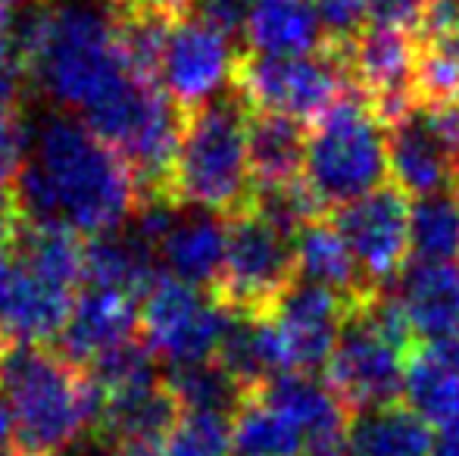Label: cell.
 <instances>
[{"label":"cell","mask_w":459,"mask_h":456,"mask_svg":"<svg viewBox=\"0 0 459 456\" xmlns=\"http://www.w3.org/2000/svg\"><path fill=\"white\" fill-rule=\"evenodd\" d=\"M13 191L25 222H56L91 237L132 219L138 203L132 166L73 116L41 122Z\"/></svg>","instance_id":"6da1fadb"},{"label":"cell","mask_w":459,"mask_h":456,"mask_svg":"<svg viewBox=\"0 0 459 456\" xmlns=\"http://www.w3.org/2000/svg\"><path fill=\"white\" fill-rule=\"evenodd\" d=\"M29 75L54 104L85 116L132 75L113 0H44Z\"/></svg>","instance_id":"7a4b0ae2"},{"label":"cell","mask_w":459,"mask_h":456,"mask_svg":"<svg viewBox=\"0 0 459 456\" xmlns=\"http://www.w3.org/2000/svg\"><path fill=\"white\" fill-rule=\"evenodd\" d=\"M0 384L22 456L66 453L97 422L94 384L63 353L38 344L10 347Z\"/></svg>","instance_id":"3957f363"},{"label":"cell","mask_w":459,"mask_h":456,"mask_svg":"<svg viewBox=\"0 0 459 456\" xmlns=\"http://www.w3.org/2000/svg\"><path fill=\"white\" fill-rule=\"evenodd\" d=\"M250 107L231 88L185 116L182 144L169 188L182 207L216 216H238L254 201L250 172Z\"/></svg>","instance_id":"277c9868"},{"label":"cell","mask_w":459,"mask_h":456,"mask_svg":"<svg viewBox=\"0 0 459 456\" xmlns=\"http://www.w3.org/2000/svg\"><path fill=\"white\" fill-rule=\"evenodd\" d=\"M410 341L412 331L387 288L366 294L351 306L325 366V382L344 400L351 416L403 397Z\"/></svg>","instance_id":"5b68a950"},{"label":"cell","mask_w":459,"mask_h":456,"mask_svg":"<svg viewBox=\"0 0 459 456\" xmlns=\"http://www.w3.org/2000/svg\"><path fill=\"white\" fill-rule=\"evenodd\" d=\"M387 178V128L372 104L357 91L344 94L316 119L307 134L303 182L319 207H347L372 194Z\"/></svg>","instance_id":"8992f818"},{"label":"cell","mask_w":459,"mask_h":456,"mask_svg":"<svg viewBox=\"0 0 459 456\" xmlns=\"http://www.w3.org/2000/svg\"><path fill=\"white\" fill-rule=\"evenodd\" d=\"M231 88L254 113H278L303 122L328 113L353 85L341 50L325 44L303 56L241 54Z\"/></svg>","instance_id":"52a82bcc"},{"label":"cell","mask_w":459,"mask_h":456,"mask_svg":"<svg viewBox=\"0 0 459 456\" xmlns=\"http://www.w3.org/2000/svg\"><path fill=\"white\" fill-rule=\"evenodd\" d=\"M231 310L200 288L160 275L151 291L141 297L138 325L141 341L157 359H166L172 369L206 363L216 357L222 335L229 329Z\"/></svg>","instance_id":"ba28073f"},{"label":"cell","mask_w":459,"mask_h":456,"mask_svg":"<svg viewBox=\"0 0 459 456\" xmlns=\"http://www.w3.org/2000/svg\"><path fill=\"white\" fill-rule=\"evenodd\" d=\"M294 275V237L250 207L231 216L222 272L212 291L229 310L269 313Z\"/></svg>","instance_id":"9c48e42d"},{"label":"cell","mask_w":459,"mask_h":456,"mask_svg":"<svg viewBox=\"0 0 459 456\" xmlns=\"http://www.w3.org/2000/svg\"><path fill=\"white\" fill-rule=\"evenodd\" d=\"M387 176L406 197L437 194L459 185V107H412L387 122Z\"/></svg>","instance_id":"30bf717a"},{"label":"cell","mask_w":459,"mask_h":456,"mask_svg":"<svg viewBox=\"0 0 459 456\" xmlns=\"http://www.w3.org/2000/svg\"><path fill=\"white\" fill-rule=\"evenodd\" d=\"M368 291H385L397 281L412 256L410 247V197L394 185L347 203L334 213Z\"/></svg>","instance_id":"8fae6325"},{"label":"cell","mask_w":459,"mask_h":456,"mask_svg":"<svg viewBox=\"0 0 459 456\" xmlns=\"http://www.w3.org/2000/svg\"><path fill=\"white\" fill-rule=\"evenodd\" d=\"M231 38L204 19H176L160 60V88L185 116L200 110L231 85L238 66Z\"/></svg>","instance_id":"7c38bea8"},{"label":"cell","mask_w":459,"mask_h":456,"mask_svg":"<svg viewBox=\"0 0 459 456\" xmlns=\"http://www.w3.org/2000/svg\"><path fill=\"white\" fill-rule=\"evenodd\" d=\"M344 56L351 85L378 110L385 122L419 107L416 98V38L410 31L366 25L347 44H332Z\"/></svg>","instance_id":"4fadbf2b"},{"label":"cell","mask_w":459,"mask_h":456,"mask_svg":"<svg viewBox=\"0 0 459 456\" xmlns=\"http://www.w3.org/2000/svg\"><path fill=\"white\" fill-rule=\"evenodd\" d=\"M351 300L325 291V288L297 281L273 304L269 319L275 325V335L281 341L288 372H313L325 369L332 350L341 338Z\"/></svg>","instance_id":"5bb4252c"},{"label":"cell","mask_w":459,"mask_h":456,"mask_svg":"<svg viewBox=\"0 0 459 456\" xmlns=\"http://www.w3.org/2000/svg\"><path fill=\"white\" fill-rule=\"evenodd\" d=\"M73 291L38 275L22 260H0V335L13 347L60 338Z\"/></svg>","instance_id":"9a60e30c"},{"label":"cell","mask_w":459,"mask_h":456,"mask_svg":"<svg viewBox=\"0 0 459 456\" xmlns=\"http://www.w3.org/2000/svg\"><path fill=\"white\" fill-rule=\"evenodd\" d=\"M266 403H273L278 413L300 432L307 456H325L347 444L351 428V409L344 407L332 384L307 372H284L266 388L254 391Z\"/></svg>","instance_id":"2e32d148"},{"label":"cell","mask_w":459,"mask_h":456,"mask_svg":"<svg viewBox=\"0 0 459 456\" xmlns=\"http://www.w3.org/2000/svg\"><path fill=\"white\" fill-rule=\"evenodd\" d=\"M412 338L441 344L459 338V266L412 260L387 288Z\"/></svg>","instance_id":"e0dca14e"},{"label":"cell","mask_w":459,"mask_h":456,"mask_svg":"<svg viewBox=\"0 0 459 456\" xmlns=\"http://www.w3.org/2000/svg\"><path fill=\"white\" fill-rule=\"evenodd\" d=\"M134 297L85 285V291L73 300V310L60 331V353L79 369H88L116 347L134 341Z\"/></svg>","instance_id":"ac0fdd59"},{"label":"cell","mask_w":459,"mask_h":456,"mask_svg":"<svg viewBox=\"0 0 459 456\" xmlns=\"http://www.w3.org/2000/svg\"><path fill=\"white\" fill-rule=\"evenodd\" d=\"M178 419H182V407H178L176 394L169 391L166 378H153L138 388L97 397L94 432L109 444L157 447L166 444Z\"/></svg>","instance_id":"d6986e66"},{"label":"cell","mask_w":459,"mask_h":456,"mask_svg":"<svg viewBox=\"0 0 459 456\" xmlns=\"http://www.w3.org/2000/svg\"><path fill=\"white\" fill-rule=\"evenodd\" d=\"M416 98L459 107V0H429L416 31Z\"/></svg>","instance_id":"ffe728a7"},{"label":"cell","mask_w":459,"mask_h":456,"mask_svg":"<svg viewBox=\"0 0 459 456\" xmlns=\"http://www.w3.org/2000/svg\"><path fill=\"white\" fill-rule=\"evenodd\" d=\"M216 363L241 384L247 394L266 388L278 375L288 372L281 341L269 313H238L231 310L229 329L216 350Z\"/></svg>","instance_id":"44dd1931"},{"label":"cell","mask_w":459,"mask_h":456,"mask_svg":"<svg viewBox=\"0 0 459 456\" xmlns=\"http://www.w3.org/2000/svg\"><path fill=\"white\" fill-rule=\"evenodd\" d=\"M225 244H229V222H222V216L216 213L197 210L191 216H178L169 235L160 241L157 256L169 269L172 279L187 281L194 288H216L225 260Z\"/></svg>","instance_id":"7402d4cb"},{"label":"cell","mask_w":459,"mask_h":456,"mask_svg":"<svg viewBox=\"0 0 459 456\" xmlns=\"http://www.w3.org/2000/svg\"><path fill=\"white\" fill-rule=\"evenodd\" d=\"M403 400L431 428H447L459 422V338L441 344H425L406 363Z\"/></svg>","instance_id":"603a6c76"},{"label":"cell","mask_w":459,"mask_h":456,"mask_svg":"<svg viewBox=\"0 0 459 456\" xmlns=\"http://www.w3.org/2000/svg\"><path fill=\"white\" fill-rule=\"evenodd\" d=\"M244 41L250 54L263 56H303L328 44L313 0H256Z\"/></svg>","instance_id":"cb8c5ba5"},{"label":"cell","mask_w":459,"mask_h":456,"mask_svg":"<svg viewBox=\"0 0 459 456\" xmlns=\"http://www.w3.org/2000/svg\"><path fill=\"white\" fill-rule=\"evenodd\" d=\"M294 272L307 285L325 288L351 304L372 294L334 222L316 219L294 237Z\"/></svg>","instance_id":"d4e9b609"},{"label":"cell","mask_w":459,"mask_h":456,"mask_svg":"<svg viewBox=\"0 0 459 456\" xmlns=\"http://www.w3.org/2000/svg\"><path fill=\"white\" fill-rule=\"evenodd\" d=\"M160 279L157 250L147 247L132 231H107L85 241V285L119 291L128 297H144Z\"/></svg>","instance_id":"484cf974"},{"label":"cell","mask_w":459,"mask_h":456,"mask_svg":"<svg viewBox=\"0 0 459 456\" xmlns=\"http://www.w3.org/2000/svg\"><path fill=\"white\" fill-rule=\"evenodd\" d=\"M347 444L357 456H431L435 428L397 400L353 413Z\"/></svg>","instance_id":"4316f807"},{"label":"cell","mask_w":459,"mask_h":456,"mask_svg":"<svg viewBox=\"0 0 459 456\" xmlns=\"http://www.w3.org/2000/svg\"><path fill=\"white\" fill-rule=\"evenodd\" d=\"M307 128L303 122L278 113L250 110V172L256 188L288 185L303 178L307 166Z\"/></svg>","instance_id":"83f0119b"},{"label":"cell","mask_w":459,"mask_h":456,"mask_svg":"<svg viewBox=\"0 0 459 456\" xmlns=\"http://www.w3.org/2000/svg\"><path fill=\"white\" fill-rule=\"evenodd\" d=\"M19 260L54 285L75 291L85 279V241L79 231L56 222H25L19 237Z\"/></svg>","instance_id":"f1b7e54d"},{"label":"cell","mask_w":459,"mask_h":456,"mask_svg":"<svg viewBox=\"0 0 459 456\" xmlns=\"http://www.w3.org/2000/svg\"><path fill=\"white\" fill-rule=\"evenodd\" d=\"M412 260L459 262V185L410 203Z\"/></svg>","instance_id":"f546056e"},{"label":"cell","mask_w":459,"mask_h":456,"mask_svg":"<svg viewBox=\"0 0 459 456\" xmlns=\"http://www.w3.org/2000/svg\"><path fill=\"white\" fill-rule=\"evenodd\" d=\"M231 451L238 456H307V444L273 403L250 394L231 419Z\"/></svg>","instance_id":"4dcf8cb0"},{"label":"cell","mask_w":459,"mask_h":456,"mask_svg":"<svg viewBox=\"0 0 459 456\" xmlns=\"http://www.w3.org/2000/svg\"><path fill=\"white\" fill-rule=\"evenodd\" d=\"M166 384L176 394L182 413H212V416H225V419H235V413L250 397L216 359L178 366V369L169 372Z\"/></svg>","instance_id":"1f68e13d"},{"label":"cell","mask_w":459,"mask_h":456,"mask_svg":"<svg viewBox=\"0 0 459 456\" xmlns=\"http://www.w3.org/2000/svg\"><path fill=\"white\" fill-rule=\"evenodd\" d=\"M22 69L0 56V185L19 176L31 147V132L22 119Z\"/></svg>","instance_id":"d6a6232c"},{"label":"cell","mask_w":459,"mask_h":456,"mask_svg":"<svg viewBox=\"0 0 459 456\" xmlns=\"http://www.w3.org/2000/svg\"><path fill=\"white\" fill-rule=\"evenodd\" d=\"M250 210L256 216H263L266 222H273L275 228H281L284 235L297 237L309 222L319 219V201L309 191V185L303 178L288 185H269V188H254V201Z\"/></svg>","instance_id":"836d02e7"},{"label":"cell","mask_w":459,"mask_h":456,"mask_svg":"<svg viewBox=\"0 0 459 456\" xmlns=\"http://www.w3.org/2000/svg\"><path fill=\"white\" fill-rule=\"evenodd\" d=\"M163 456H231V419L212 413H182L166 438Z\"/></svg>","instance_id":"e575fe53"},{"label":"cell","mask_w":459,"mask_h":456,"mask_svg":"<svg viewBox=\"0 0 459 456\" xmlns=\"http://www.w3.org/2000/svg\"><path fill=\"white\" fill-rule=\"evenodd\" d=\"M328 44H347L368 25V0H313Z\"/></svg>","instance_id":"d590c367"},{"label":"cell","mask_w":459,"mask_h":456,"mask_svg":"<svg viewBox=\"0 0 459 456\" xmlns=\"http://www.w3.org/2000/svg\"><path fill=\"white\" fill-rule=\"evenodd\" d=\"M429 0H368V25L410 31L416 38Z\"/></svg>","instance_id":"8d00e7d4"},{"label":"cell","mask_w":459,"mask_h":456,"mask_svg":"<svg viewBox=\"0 0 459 456\" xmlns=\"http://www.w3.org/2000/svg\"><path fill=\"white\" fill-rule=\"evenodd\" d=\"M200 4V19L210 22L212 29H219L222 35L235 38L244 35V25L254 10L256 0H197Z\"/></svg>","instance_id":"74e56055"},{"label":"cell","mask_w":459,"mask_h":456,"mask_svg":"<svg viewBox=\"0 0 459 456\" xmlns=\"http://www.w3.org/2000/svg\"><path fill=\"white\" fill-rule=\"evenodd\" d=\"M22 228H25V216L19 210L16 191L10 185H0V260H6L10 250L19 247Z\"/></svg>","instance_id":"f35d334b"},{"label":"cell","mask_w":459,"mask_h":456,"mask_svg":"<svg viewBox=\"0 0 459 456\" xmlns=\"http://www.w3.org/2000/svg\"><path fill=\"white\" fill-rule=\"evenodd\" d=\"M113 4L122 6V10L151 13V16H163V19H169V22H176V19L187 16L194 0H113Z\"/></svg>","instance_id":"ab89813d"},{"label":"cell","mask_w":459,"mask_h":456,"mask_svg":"<svg viewBox=\"0 0 459 456\" xmlns=\"http://www.w3.org/2000/svg\"><path fill=\"white\" fill-rule=\"evenodd\" d=\"M431 456H459V422L435 432V451Z\"/></svg>","instance_id":"60d3db41"},{"label":"cell","mask_w":459,"mask_h":456,"mask_svg":"<svg viewBox=\"0 0 459 456\" xmlns=\"http://www.w3.org/2000/svg\"><path fill=\"white\" fill-rule=\"evenodd\" d=\"M10 444H16V426H13L10 403H6V397L0 394V453H4Z\"/></svg>","instance_id":"b9f144b4"},{"label":"cell","mask_w":459,"mask_h":456,"mask_svg":"<svg viewBox=\"0 0 459 456\" xmlns=\"http://www.w3.org/2000/svg\"><path fill=\"white\" fill-rule=\"evenodd\" d=\"M109 456H160V453L147 444H116Z\"/></svg>","instance_id":"7bdbcfd3"},{"label":"cell","mask_w":459,"mask_h":456,"mask_svg":"<svg viewBox=\"0 0 459 456\" xmlns=\"http://www.w3.org/2000/svg\"><path fill=\"white\" fill-rule=\"evenodd\" d=\"M25 4H31V0H0V16H4V13L19 10V6H25Z\"/></svg>","instance_id":"ee69618b"},{"label":"cell","mask_w":459,"mask_h":456,"mask_svg":"<svg viewBox=\"0 0 459 456\" xmlns=\"http://www.w3.org/2000/svg\"><path fill=\"white\" fill-rule=\"evenodd\" d=\"M10 341H6L4 335H0V375H4V366H6V357H10Z\"/></svg>","instance_id":"f6af8a7d"},{"label":"cell","mask_w":459,"mask_h":456,"mask_svg":"<svg viewBox=\"0 0 459 456\" xmlns=\"http://www.w3.org/2000/svg\"><path fill=\"white\" fill-rule=\"evenodd\" d=\"M325 456H357V453L351 451V444H341L338 451H332V453H325Z\"/></svg>","instance_id":"bcb514c9"},{"label":"cell","mask_w":459,"mask_h":456,"mask_svg":"<svg viewBox=\"0 0 459 456\" xmlns=\"http://www.w3.org/2000/svg\"><path fill=\"white\" fill-rule=\"evenodd\" d=\"M456 163H459V134H456Z\"/></svg>","instance_id":"7dc6e473"},{"label":"cell","mask_w":459,"mask_h":456,"mask_svg":"<svg viewBox=\"0 0 459 456\" xmlns=\"http://www.w3.org/2000/svg\"><path fill=\"white\" fill-rule=\"evenodd\" d=\"M56 456H73V453H56Z\"/></svg>","instance_id":"c3c4849f"},{"label":"cell","mask_w":459,"mask_h":456,"mask_svg":"<svg viewBox=\"0 0 459 456\" xmlns=\"http://www.w3.org/2000/svg\"><path fill=\"white\" fill-rule=\"evenodd\" d=\"M0 456H13V453H6V451H4V453H0Z\"/></svg>","instance_id":"681fc988"}]
</instances>
